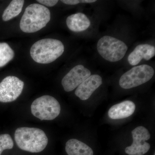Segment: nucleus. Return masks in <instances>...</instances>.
<instances>
[{
	"label": "nucleus",
	"mask_w": 155,
	"mask_h": 155,
	"mask_svg": "<svg viewBox=\"0 0 155 155\" xmlns=\"http://www.w3.org/2000/svg\"><path fill=\"white\" fill-rule=\"evenodd\" d=\"M16 143L20 149L32 153L42 151L48 139L43 130L35 127H21L14 134Z\"/></svg>",
	"instance_id": "nucleus-1"
},
{
	"label": "nucleus",
	"mask_w": 155,
	"mask_h": 155,
	"mask_svg": "<svg viewBox=\"0 0 155 155\" xmlns=\"http://www.w3.org/2000/svg\"><path fill=\"white\" fill-rule=\"evenodd\" d=\"M50 19L51 12L48 8L40 4H31L25 9L19 27L25 33H34L45 27Z\"/></svg>",
	"instance_id": "nucleus-2"
},
{
	"label": "nucleus",
	"mask_w": 155,
	"mask_h": 155,
	"mask_svg": "<svg viewBox=\"0 0 155 155\" xmlns=\"http://www.w3.org/2000/svg\"><path fill=\"white\" fill-rule=\"evenodd\" d=\"M64 51V45L61 41L45 38L35 43L31 48L30 54L36 63L48 64L61 57Z\"/></svg>",
	"instance_id": "nucleus-3"
},
{
	"label": "nucleus",
	"mask_w": 155,
	"mask_h": 155,
	"mask_svg": "<svg viewBox=\"0 0 155 155\" xmlns=\"http://www.w3.org/2000/svg\"><path fill=\"white\" fill-rule=\"evenodd\" d=\"M98 52L105 60L118 62L124 58L127 50L124 42L110 36H103L97 44Z\"/></svg>",
	"instance_id": "nucleus-4"
},
{
	"label": "nucleus",
	"mask_w": 155,
	"mask_h": 155,
	"mask_svg": "<svg viewBox=\"0 0 155 155\" xmlns=\"http://www.w3.org/2000/svg\"><path fill=\"white\" fill-rule=\"evenodd\" d=\"M31 114L41 120H52L61 113L60 103L55 98L44 95L35 100L31 107Z\"/></svg>",
	"instance_id": "nucleus-5"
},
{
	"label": "nucleus",
	"mask_w": 155,
	"mask_h": 155,
	"mask_svg": "<svg viewBox=\"0 0 155 155\" xmlns=\"http://www.w3.org/2000/svg\"><path fill=\"white\" fill-rule=\"evenodd\" d=\"M154 73L152 67L145 64L133 67L122 75L119 85L125 89L137 87L150 80Z\"/></svg>",
	"instance_id": "nucleus-6"
},
{
	"label": "nucleus",
	"mask_w": 155,
	"mask_h": 155,
	"mask_svg": "<svg viewBox=\"0 0 155 155\" xmlns=\"http://www.w3.org/2000/svg\"><path fill=\"white\" fill-rule=\"evenodd\" d=\"M24 86V82L16 76L5 78L0 83V102L14 101L22 93Z\"/></svg>",
	"instance_id": "nucleus-7"
},
{
	"label": "nucleus",
	"mask_w": 155,
	"mask_h": 155,
	"mask_svg": "<svg viewBox=\"0 0 155 155\" xmlns=\"http://www.w3.org/2000/svg\"><path fill=\"white\" fill-rule=\"evenodd\" d=\"M131 134L133 143L125 148V153L129 155H143L147 153L150 148L146 142L150 138L149 130L143 126H138L132 130Z\"/></svg>",
	"instance_id": "nucleus-8"
},
{
	"label": "nucleus",
	"mask_w": 155,
	"mask_h": 155,
	"mask_svg": "<svg viewBox=\"0 0 155 155\" xmlns=\"http://www.w3.org/2000/svg\"><path fill=\"white\" fill-rule=\"evenodd\" d=\"M91 72L82 65H78L72 68L63 78L62 84L65 91L74 90L91 75Z\"/></svg>",
	"instance_id": "nucleus-9"
},
{
	"label": "nucleus",
	"mask_w": 155,
	"mask_h": 155,
	"mask_svg": "<svg viewBox=\"0 0 155 155\" xmlns=\"http://www.w3.org/2000/svg\"><path fill=\"white\" fill-rule=\"evenodd\" d=\"M102 83V78L99 75H91L78 87L75 95L82 101L87 100Z\"/></svg>",
	"instance_id": "nucleus-10"
},
{
	"label": "nucleus",
	"mask_w": 155,
	"mask_h": 155,
	"mask_svg": "<svg viewBox=\"0 0 155 155\" xmlns=\"http://www.w3.org/2000/svg\"><path fill=\"white\" fill-rule=\"evenodd\" d=\"M155 55V48L149 44H141L136 47L127 58L128 63L131 66H136L143 59L149 61Z\"/></svg>",
	"instance_id": "nucleus-11"
},
{
	"label": "nucleus",
	"mask_w": 155,
	"mask_h": 155,
	"mask_svg": "<svg viewBox=\"0 0 155 155\" xmlns=\"http://www.w3.org/2000/svg\"><path fill=\"white\" fill-rule=\"evenodd\" d=\"M135 109V104L133 102L125 101L112 106L108 111V116L113 119H125L132 115Z\"/></svg>",
	"instance_id": "nucleus-12"
},
{
	"label": "nucleus",
	"mask_w": 155,
	"mask_h": 155,
	"mask_svg": "<svg viewBox=\"0 0 155 155\" xmlns=\"http://www.w3.org/2000/svg\"><path fill=\"white\" fill-rule=\"evenodd\" d=\"M67 27L74 32H81L87 30L91 25L90 20L82 13L72 14L67 17Z\"/></svg>",
	"instance_id": "nucleus-13"
},
{
	"label": "nucleus",
	"mask_w": 155,
	"mask_h": 155,
	"mask_svg": "<svg viewBox=\"0 0 155 155\" xmlns=\"http://www.w3.org/2000/svg\"><path fill=\"white\" fill-rule=\"evenodd\" d=\"M68 155H93L92 149L84 143L72 139L67 141L65 147Z\"/></svg>",
	"instance_id": "nucleus-14"
},
{
	"label": "nucleus",
	"mask_w": 155,
	"mask_h": 155,
	"mask_svg": "<svg viewBox=\"0 0 155 155\" xmlns=\"http://www.w3.org/2000/svg\"><path fill=\"white\" fill-rule=\"evenodd\" d=\"M25 1L23 0H13L4 11L2 19L8 21L17 17L21 13Z\"/></svg>",
	"instance_id": "nucleus-15"
},
{
	"label": "nucleus",
	"mask_w": 155,
	"mask_h": 155,
	"mask_svg": "<svg viewBox=\"0 0 155 155\" xmlns=\"http://www.w3.org/2000/svg\"><path fill=\"white\" fill-rule=\"evenodd\" d=\"M14 52L8 44L0 43V67H4L12 61Z\"/></svg>",
	"instance_id": "nucleus-16"
},
{
	"label": "nucleus",
	"mask_w": 155,
	"mask_h": 155,
	"mask_svg": "<svg viewBox=\"0 0 155 155\" xmlns=\"http://www.w3.org/2000/svg\"><path fill=\"white\" fill-rule=\"evenodd\" d=\"M14 145V141L9 134H5L0 135V155L5 150L12 149Z\"/></svg>",
	"instance_id": "nucleus-17"
},
{
	"label": "nucleus",
	"mask_w": 155,
	"mask_h": 155,
	"mask_svg": "<svg viewBox=\"0 0 155 155\" xmlns=\"http://www.w3.org/2000/svg\"><path fill=\"white\" fill-rule=\"evenodd\" d=\"M96 0H63L61 1L62 2L66 4V5H77L80 3H91L96 2Z\"/></svg>",
	"instance_id": "nucleus-18"
},
{
	"label": "nucleus",
	"mask_w": 155,
	"mask_h": 155,
	"mask_svg": "<svg viewBox=\"0 0 155 155\" xmlns=\"http://www.w3.org/2000/svg\"><path fill=\"white\" fill-rule=\"evenodd\" d=\"M37 2L40 3L41 5L48 6V7H53L55 5L58 3V1L56 0H38Z\"/></svg>",
	"instance_id": "nucleus-19"
},
{
	"label": "nucleus",
	"mask_w": 155,
	"mask_h": 155,
	"mask_svg": "<svg viewBox=\"0 0 155 155\" xmlns=\"http://www.w3.org/2000/svg\"><path fill=\"white\" fill-rule=\"evenodd\" d=\"M154 155H155V153H154Z\"/></svg>",
	"instance_id": "nucleus-20"
}]
</instances>
